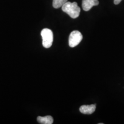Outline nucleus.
I'll list each match as a JSON object with an SVG mask.
<instances>
[{
    "label": "nucleus",
    "instance_id": "f257e3e1",
    "mask_svg": "<svg viewBox=\"0 0 124 124\" xmlns=\"http://www.w3.org/2000/svg\"><path fill=\"white\" fill-rule=\"evenodd\" d=\"M62 10L68 14L71 18L78 17L80 12V8L76 2H70L67 1L62 7Z\"/></svg>",
    "mask_w": 124,
    "mask_h": 124
},
{
    "label": "nucleus",
    "instance_id": "f03ea898",
    "mask_svg": "<svg viewBox=\"0 0 124 124\" xmlns=\"http://www.w3.org/2000/svg\"><path fill=\"white\" fill-rule=\"evenodd\" d=\"M43 39V46L46 48H48L52 46L54 40V35L52 31L48 28L43 29L41 32Z\"/></svg>",
    "mask_w": 124,
    "mask_h": 124
},
{
    "label": "nucleus",
    "instance_id": "7ed1b4c3",
    "mask_svg": "<svg viewBox=\"0 0 124 124\" xmlns=\"http://www.w3.org/2000/svg\"><path fill=\"white\" fill-rule=\"evenodd\" d=\"M83 39V36L79 31H74L70 33L69 36V43L70 47L73 48L77 46Z\"/></svg>",
    "mask_w": 124,
    "mask_h": 124
},
{
    "label": "nucleus",
    "instance_id": "20e7f679",
    "mask_svg": "<svg viewBox=\"0 0 124 124\" xmlns=\"http://www.w3.org/2000/svg\"><path fill=\"white\" fill-rule=\"evenodd\" d=\"M99 4L98 0H82V8L85 11H89L94 6Z\"/></svg>",
    "mask_w": 124,
    "mask_h": 124
},
{
    "label": "nucleus",
    "instance_id": "39448f33",
    "mask_svg": "<svg viewBox=\"0 0 124 124\" xmlns=\"http://www.w3.org/2000/svg\"><path fill=\"white\" fill-rule=\"evenodd\" d=\"M96 108V105L93 104L90 105H83L80 106L79 111L80 113L85 114H91L94 112Z\"/></svg>",
    "mask_w": 124,
    "mask_h": 124
},
{
    "label": "nucleus",
    "instance_id": "423d86ee",
    "mask_svg": "<svg viewBox=\"0 0 124 124\" xmlns=\"http://www.w3.org/2000/svg\"><path fill=\"white\" fill-rule=\"evenodd\" d=\"M37 120L39 123L41 124H52L54 122L53 118L51 116H46L45 117L38 116Z\"/></svg>",
    "mask_w": 124,
    "mask_h": 124
},
{
    "label": "nucleus",
    "instance_id": "0eeeda50",
    "mask_svg": "<svg viewBox=\"0 0 124 124\" xmlns=\"http://www.w3.org/2000/svg\"><path fill=\"white\" fill-rule=\"evenodd\" d=\"M67 1L68 0H53L52 5L54 8L58 9L62 7Z\"/></svg>",
    "mask_w": 124,
    "mask_h": 124
},
{
    "label": "nucleus",
    "instance_id": "6e6552de",
    "mask_svg": "<svg viewBox=\"0 0 124 124\" xmlns=\"http://www.w3.org/2000/svg\"><path fill=\"white\" fill-rule=\"evenodd\" d=\"M122 0H114V4L115 5H118L121 2Z\"/></svg>",
    "mask_w": 124,
    "mask_h": 124
}]
</instances>
